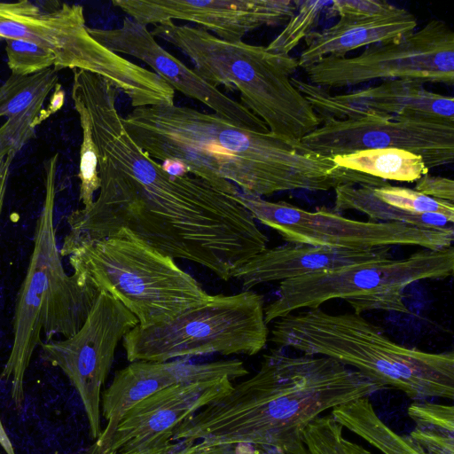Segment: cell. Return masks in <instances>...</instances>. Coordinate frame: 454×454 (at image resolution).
Returning <instances> with one entry per match:
<instances>
[{"label": "cell", "mask_w": 454, "mask_h": 454, "mask_svg": "<svg viewBox=\"0 0 454 454\" xmlns=\"http://www.w3.org/2000/svg\"><path fill=\"white\" fill-rule=\"evenodd\" d=\"M58 84L59 70L51 67L29 75L12 74L0 86V117H7L0 126V158L16 156L35 136L43 103Z\"/></svg>", "instance_id": "cell-23"}, {"label": "cell", "mask_w": 454, "mask_h": 454, "mask_svg": "<svg viewBox=\"0 0 454 454\" xmlns=\"http://www.w3.org/2000/svg\"><path fill=\"white\" fill-rule=\"evenodd\" d=\"M276 347L259 370L184 420L172 441L202 445L244 442L308 454L307 427L327 410L386 387L358 371L321 356H290Z\"/></svg>", "instance_id": "cell-3"}, {"label": "cell", "mask_w": 454, "mask_h": 454, "mask_svg": "<svg viewBox=\"0 0 454 454\" xmlns=\"http://www.w3.org/2000/svg\"><path fill=\"white\" fill-rule=\"evenodd\" d=\"M248 371L239 359L192 363L189 359L165 362L135 361L117 371L102 393L101 416L106 425L87 454H104L120 421L141 400L166 387L228 378L235 380Z\"/></svg>", "instance_id": "cell-17"}, {"label": "cell", "mask_w": 454, "mask_h": 454, "mask_svg": "<svg viewBox=\"0 0 454 454\" xmlns=\"http://www.w3.org/2000/svg\"><path fill=\"white\" fill-rule=\"evenodd\" d=\"M0 37L28 41L49 50L59 71L81 69L102 76L123 92L134 108L175 104V90L158 74L90 35L80 4L0 2Z\"/></svg>", "instance_id": "cell-7"}, {"label": "cell", "mask_w": 454, "mask_h": 454, "mask_svg": "<svg viewBox=\"0 0 454 454\" xmlns=\"http://www.w3.org/2000/svg\"><path fill=\"white\" fill-rule=\"evenodd\" d=\"M14 157L8 156L0 161V218L7 192L10 167Z\"/></svg>", "instance_id": "cell-36"}, {"label": "cell", "mask_w": 454, "mask_h": 454, "mask_svg": "<svg viewBox=\"0 0 454 454\" xmlns=\"http://www.w3.org/2000/svg\"><path fill=\"white\" fill-rule=\"evenodd\" d=\"M414 190L436 200L454 201V181L451 178L427 172L416 181Z\"/></svg>", "instance_id": "cell-33"}, {"label": "cell", "mask_w": 454, "mask_h": 454, "mask_svg": "<svg viewBox=\"0 0 454 454\" xmlns=\"http://www.w3.org/2000/svg\"><path fill=\"white\" fill-rule=\"evenodd\" d=\"M90 35L117 54H125L145 63L175 91L196 99L238 127L270 132L265 123L244 105L225 95L161 47L145 25L129 17L116 28H90Z\"/></svg>", "instance_id": "cell-16"}, {"label": "cell", "mask_w": 454, "mask_h": 454, "mask_svg": "<svg viewBox=\"0 0 454 454\" xmlns=\"http://www.w3.org/2000/svg\"><path fill=\"white\" fill-rule=\"evenodd\" d=\"M335 212L356 210L370 221L398 223L434 229L451 226L454 204L436 200L414 189L386 184L380 186L344 184L334 189Z\"/></svg>", "instance_id": "cell-21"}, {"label": "cell", "mask_w": 454, "mask_h": 454, "mask_svg": "<svg viewBox=\"0 0 454 454\" xmlns=\"http://www.w3.org/2000/svg\"><path fill=\"white\" fill-rule=\"evenodd\" d=\"M389 247L344 249L288 243L267 247L233 273L243 291L269 282H282L323 270L392 258Z\"/></svg>", "instance_id": "cell-20"}, {"label": "cell", "mask_w": 454, "mask_h": 454, "mask_svg": "<svg viewBox=\"0 0 454 454\" xmlns=\"http://www.w3.org/2000/svg\"><path fill=\"white\" fill-rule=\"evenodd\" d=\"M454 271L453 247L422 248L403 259H387L323 270L279 283L277 297L264 307L268 324L301 309H317L331 300L346 301L354 312L409 313L404 291L426 279H444Z\"/></svg>", "instance_id": "cell-8"}, {"label": "cell", "mask_w": 454, "mask_h": 454, "mask_svg": "<svg viewBox=\"0 0 454 454\" xmlns=\"http://www.w3.org/2000/svg\"><path fill=\"white\" fill-rule=\"evenodd\" d=\"M268 339L263 296L247 290L211 294L206 303L168 322L137 325L125 335L122 345L130 363L165 362L211 354L254 356Z\"/></svg>", "instance_id": "cell-9"}, {"label": "cell", "mask_w": 454, "mask_h": 454, "mask_svg": "<svg viewBox=\"0 0 454 454\" xmlns=\"http://www.w3.org/2000/svg\"><path fill=\"white\" fill-rule=\"evenodd\" d=\"M414 422L409 436L427 454H454V408L414 400L407 410Z\"/></svg>", "instance_id": "cell-27"}, {"label": "cell", "mask_w": 454, "mask_h": 454, "mask_svg": "<svg viewBox=\"0 0 454 454\" xmlns=\"http://www.w3.org/2000/svg\"><path fill=\"white\" fill-rule=\"evenodd\" d=\"M396 6L379 0H335L326 9L327 17L368 18L388 12Z\"/></svg>", "instance_id": "cell-32"}, {"label": "cell", "mask_w": 454, "mask_h": 454, "mask_svg": "<svg viewBox=\"0 0 454 454\" xmlns=\"http://www.w3.org/2000/svg\"><path fill=\"white\" fill-rule=\"evenodd\" d=\"M1 454V453H0Z\"/></svg>", "instance_id": "cell-39"}, {"label": "cell", "mask_w": 454, "mask_h": 454, "mask_svg": "<svg viewBox=\"0 0 454 454\" xmlns=\"http://www.w3.org/2000/svg\"><path fill=\"white\" fill-rule=\"evenodd\" d=\"M123 124L152 159L179 160L190 175L260 197L374 182L371 176L341 168L331 157L270 132L243 129L215 114L188 106L136 107L123 117Z\"/></svg>", "instance_id": "cell-2"}, {"label": "cell", "mask_w": 454, "mask_h": 454, "mask_svg": "<svg viewBox=\"0 0 454 454\" xmlns=\"http://www.w3.org/2000/svg\"><path fill=\"white\" fill-rule=\"evenodd\" d=\"M332 158L341 168L383 181L411 183L428 172L420 156L394 147L360 150Z\"/></svg>", "instance_id": "cell-26"}, {"label": "cell", "mask_w": 454, "mask_h": 454, "mask_svg": "<svg viewBox=\"0 0 454 454\" xmlns=\"http://www.w3.org/2000/svg\"><path fill=\"white\" fill-rule=\"evenodd\" d=\"M109 81L73 71L72 94L83 102L97 147L100 187L89 208L73 211L60 248L79 247L128 228L173 259L206 267L223 280L268 247L269 239L238 200V187L165 172L130 137Z\"/></svg>", "instance_id": "cell-1"}, {"label": "cell", "mask_w": 454, "mask_h": 454, "mask_svg": "<svg viewBox=\"0 0 454 454\" xmlns=\"http://www.w3.org/2000/svg\"><path fill=\"white\" fill-rule=\"evenodd\" d=\"M333 1L295 0V12L284 29L266 46L274 53L290 52L309 34L316 31L322 13Z\"/></svg>", "instance_id": "cell-28"}, {"label": "cell", "mask_w": 454, "mask_h": 454, "mask_svg": "<svg viewBox=\"0 0 454 454\" xmlns=\"http://www.w3.org/2000/svg\"><path fill=\"white\" fill-rule=\"evenodd\" d=\"M320 121L355 119L374 114L387 117H421L454 123V99L427 90L416 81H385L345 94L291 77Z\"/></svg>", "instance_id": "cell-18"}, {"label": "cell", "mask_w": 454, "mask_h": 454, "mask_svg": "<svg viewBox=\"0 0 454 454\" xmlns=\"http://www.w3.org/2000/svg\"><path fill=\"white\" fill-rule=\"evenodd\" d=\"M99 291L77 276L67 274L61 255L52 262L45 301L43 333L49 340L54 335L64 339L76 333L83 325Z\"/></svg>", "instance_id": "cell-24"}, {"label": "cell", "mask_w": 454, "mask_h": 454, "mask_svg": "<svg viewBox=\"0 0 454 454\" xmlns=\"http://www.w3.org/2000/svg\"><path fill=\"white\" fill-rule=\"evenodd\" d=\"M304 72L308 82L326 90L376 80L452 85L454 33L444 21L432 20L403 39L367 46L355 57L327 56Z\"/></svg>", "instance_id": "cell-11"}, {"label": "cell", "mask_w": 454, "mask_h": 454, "mask_svg": "<svg viewBox=\"0 0 454 454\" xmlns=\"http://www.w3.org/2000/svg\"><path fill=\"white\" fill-rule=\"evenodd\" d=\"M232 386L231 380L223 378L177 384L147 396L122 417L104 454H132L167 445L184 420Z\"/></svg>", "instance_id": "cell-19"}, {"label": "cell", "mask_w": 454, "mask_h": 454, "mask_svg": "<svg viewBox=\"0 0 454 454\" xmlns=\"http://www.w3.org/2000/svg\"><path fill=\"white\" fill-rule=\"evenodd\" d=\"M112 4L138 23L193 22L226 42H239L264 26L286 25L296 7L291 0H114Z\"/></svg>", "instance_id": "cell-15"}, {"label": "cell", "mask_w": 454, "mask_h": 454, "mask_svg": "<svg viewBox=\"0 0 454 454\" xmlns=\"http://www.w3.org/2000/svg\"><path fill=\"white\" fill-rule=\"evenodd\" d=\"M342 427L366 441L383 454H427L409 435H401L376 413L369 397H363L331 410Z\"/></svg>", "instance_id": "cell-25"}, {"label": "cell", "mask_w": 454, "mask_h": 454, "mask_svg": "<svg viewBox=\"0 0 454 454\" xmlns=\"http://www.w3.org/2000/svg\"><path fill=\"white\" fill-rule=\"evenodd\" d=\"M191 454H287L283 450L265 445L244 442L221 443L210 446L202 445Z\"/></svg>", "instance_id": "cell-34"}, {"label": "cell", "mask_w": 454, "mask_h": 454, "mask_svg": "<svg viewBox=\"0 0 454 454\" xmlns=\"http://www.w3.org/2000/svg\"><path fill=\"white\" fill-rule=\"evenodd\" d=\"M74 107L79 116L82 129V144L80 149L79 200L82 208H89L94 202V195L100 187L98 176V152L92 136L91 125L88 111L79 97L72 94Z\"/></svg>", "instance_id": "cell-29"}, {"label": "cell", "mask_w": 454, "mask_h": 454, "mask_svg": "<svg viewBox=\"0 0 454 454\" xmlns=\"http://www.w3.org/2000/svg\"><path fill=\"white\" fill-rule=\"evenodd\" d=\"M162 169L170 176H183L190 175L186 166L176 160H165L160 163Z\"/></svg>", "instance_id": "cell-37"}, {"label": "cell", "mask_w": 454, "mask_h": 454, "mask_svg": "<svg viewBox=\"0 0 454 454\" xmlns=\"http://www.w3.org/2000/svg\"><path fill=\"white\" fill-rule=\"evenodd\" d=\"M238 200L286 242L344 249L416 246L438 250L452 247L453 226L420 228L398 223L359 221L325 207L309 211L286 201H270L239 191Z\"/></svg>", "instance_id": "cell-10"}, {"label": "cell", "mask_w": 454, "mask_h": 454, "mask_svg": "<svg viewBox=\"0 0 454 454\" xmlns=\"http://www.w3.org/2000/svg\"><path fill=\"white\" fill-rule=\"evenodd\" d=\"M153 35L177 47L193 63L195 73L217 88L240 93L244 105L273 136L299 145L321 121L291 82L298 67L290 54L243 41L226 42L199 27L168 22L154 26Z\"/></svg>", "instance_id": "cell-5"}, {"label": "cell", "mask_w": 454, "mask_h": 454, "mask_svg": "<svg viewBox=\"0 0 454 454\" xmlns=\"http://www.w3.org/2000/svg\"><path fill=\"white\" fill-rule=\"evenodd\" d=\"M200 442L192 440L172 441L167 445L148 449L146 450L132 454H191L196 450Z\"/></svg>", "instance_id": "cell-35"}, {"label": "cell", "mask_w": 454, "mask_h": 454, "mask_svg": "<svg viewBox=\"0 0 454 454\" xmlns=\"http://www.w3.org/2000/svg\"><path fill=\"white\" fill-rule=\"evenodd\" d=\"M417 26L415 16L398 7L368 18H340L334 25L316 30L304 39L306 47L297 59L298 67L304 69L327 56L345 57L363 46L403 39Z\"/></svg>", "instance_id": "cell-22"}, {"label": "cell", "mask_w": 454, "mask_h": 454, "mask_svg": "<svg viewBox=\"0 0 454 454\" xmlns=\"http://www.w3.org/2000/svg\"><path fill=\"white\" fill-rule=\"evenodd\" d=\"M0 444L2 448L5 450L6 454H15L14 449L10 442V439L5 432V429L3 426L1 418H0Z\"/></svg>", "instance_id": "cell-38"}, {"label": "cell", "mask_w": 454, "mask_h": 454, "mask_svg": "<svg viewBox=\"0 0 454 454\" xmlns=\"http://www.w3.org/2000/svg\"><path fill=\"white\" fill-rule=\"evenodd\" d=\"M7 64L12 74L29 75L55 66L54 54L34 43L21 39H8Z\"/></svg>", "instance_id": "cell-31"}, {"label": "cell", "mask_w": 454, "mask_h": 454, "mask_svg": "<svg viewBox=\"0 0 454 454\" xmlns=\"http://www.w3.org/2000/svg\"><path fill=\"white\" fill-rule=\"evenodd\" d=\"M300 145L331 158L365 149L399 148L420 156L429 169L453 163L454 123L374 114L355 119H326L306 135Z\"/></svg>", "instance_id": "cell-14"}, {"label": "cell", "mask_w": 454, "mask_h": 454, "mask_svg": "<svg viewBox=\"0 0 454 454\" xmlns=\"http://www.w3.org/2000/svg\"><path fill=\"white\" fill-rule=\"evenodd\" d=\"M137 325V317L129 309L101 291L76 333L59 340H49L41 345L43 358L59 368L78 393L94 440L102 432V387L117 346Z\"/></svg>", "instance_id": "cell-12"}, {"label": "cell", "mask_w": 454, "mask_h": 454, "mask_svg": "<svg viewBox=\"0 0 454 454\" xmlns=\"http://www.w3.org/2000/svg\"><path fill=\"white\" fill-rule=\"evenodd\" d=\"M303 439L308 454H372L347 439L342 426L331 414L316 418L307 427Z\"/></svg>", "instance_id": "cell-30"}, {"label": "cell", "mask_w": 454, "mask_h": 454, "mask_svg": "<svg viewBox=\"0 0 454 454\" xmlns=\"http://www.w3.org/2000/svg\"><path fill=\"white\" fill-rule=\"evenodd\" d=\"M68 257L80 282L112 295L142 327L168 322L211 296L175 259L125 227L79 247Z\"/></svg>", "instance_id": "cell-6"}, {"label": "cell", "mask_w": 454, "mask_h": 454, "mask_svg": "<svg viewBox=\"0 0 454 454\" xmlns=\"http://www.w3.org/2000/svg\"><path fill=\"white\" fill-rule=\"evenodd\" d=\"M270 340L277 347L332 358L412 400L454 397L452 351L405 347L355 312L296 311L274 321Z\"/></svg>", "instance_id": "cell-4"}, {"label": "cell", "mask_w": 454, "mask_h": 454, "mask_svg": "<svg viewBox=\"0 0 454 454\" xmlns=\"http://www.w3.org/2000/svg\"><path fill=\"white\" fill-rule=\"evenodd\" d=\"M58 160L59 155L54 154L43 165V204L35 228L27 270L14 308L12 348L0 373V380L10 384V395L18 411L24 405L26 372L35 350L43 343L41 334L50 273L53 260L60 254L54 227Z\"/></svg>", "instance_id": "cell-13"}]
</instances>
